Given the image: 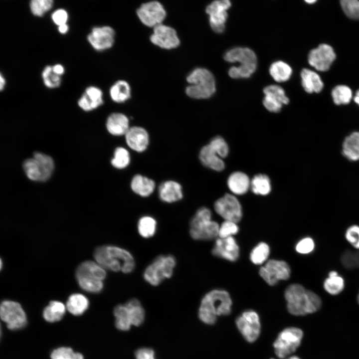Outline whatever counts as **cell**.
<instances>
[{
	"label": "cell",
	"instance_id": "cell-1",
	"mask_svg": "<svg viewBox=\"0 0 359 359\" xmlns=\"http://www.w3.org/2000/svg\"><path fill=\"white\" fill-rule=\"evenodd\" d=\"M94 257L96 262L104 269L125 274L133 272L135 261L127 250L114 245H103L96 248Z\"/></svg>",
	"mask_w": 359,
	"mask_h": 359
},
{
	"label": "cell",
	"instance_id": "cell-2",
	"mask_svg": "<svg viewBox=\"0 0 359 359\" xmlns=\"http://www.w3.org/2000/svg\"><path fill=\"white\" fill-rule=\"evenodd\" d=\"M285 298L289 312L295 316L316 312L322 305L321 299L317 294L299 284L288 286L285 291Z\"/></svg>",
	"mask_w": 359,
	"mask_h": 359
},
{
	"label": "cell",
	"instance_id": "cell-3",
	"mask_svg": "<svg viewBox=\"0 0 359 359\" xmlns=\"http://www.w3.org/2000/svg\"><path fill=\"white\" fill-rule=\"evenodd\" d=\"M232 300L227 292L213 290L202 298L198 311L199 319L208 325L213 324L217 316L228 315L231 312Z\"/></svg>",
	"mask_w": 359,
	"mask_h": 359
},
{
	"label": "cell",
	"instance_id": "cell-4",
	"mask_svg": "<svg viewBox=\"0 0 359 359\" xmlns=\"http://www.w3.org/2000/svg\"><path fill=\"white\" fill-rule=\"evenodd\" d=\"M219 225L211 220V213L206 207L199 208L189 223V234L197 240H209L218 236Z\"/></svg>",
	"mask_w": 359,
	"mask_h": 359
},
{
	"label": "cell",
	"instance_id": "cell-5",
	"mask_svg": "<svg viewBox=\"0 0 359 359\" xmlns=\"http://www.w3.org/2000/svg\"><path fill=\"white\" fill-rule=\"evenodd\" d=\"M186 80L190 85L186 88L185 92L191 98H208L215 92L214 77L206 69H195L187 76Z\"/></svg>",
	"mask_w": 359,
	"mask_h": 359
},
{
	"label": "cell",
	"instance_id": "cell-6",
	"mask_svg": "<svg viewBox=\"0 0 359 359\" xmlns=\"http://www.w3.org/2000/svg\"><path fill=\"white\" fill-rule=\"evenodd\" d=\"M176 264V259L173 255H160L145 269L144 279L151 285L158 286L165 279L171 278Z\"/></svg>",
	"mask_w": 359,
	"mask_h": 359
},
{
	"label": "cell",
	"instance_id": "cell-7",
	"mask_svg": "<svg viewBox=\"0 0 359 359\" xmlns=\"http://www.w3.org/2000/svg\"><path fill=\"white\" fill-rule=\"evenodd\" d=\"M23 169L27 177L31 180L43 181L51 176L54 169V162L50 156L36 152L32 158L24 161Z\"/></svg>",
	"mask_w": 359,
	"mask_h": 359
},
{
	"label": "cell",
	"instance_id": "cell-8",
	"mask_svg": "<svg viewBox=\"0 0 359 359\" xmlns=\"http://www.w3.org/2000/svg\"><path fill=\"white\" fill-rule=\"evenodd\" d=\"M303 333L297 328H287L281 331L273 343L276 356L285 359L294 353L301 344Z\"/></svg>",
	"mask_w": 359,
	"mask_h": 359
},
{
	"label": "cell",
	"instance_id": "cell-9",
	"mask_svg": "<svg viewBox=\"0 0 359 359\" xmlns=\"http://www.w3.org/2000/svg\"><path fill=\"white\" fill-rule=\"evenodd\" d=\"M0 317L10 330H17L24 327L27 324L26 315L18 302L4 300L0 306Z\"/></svg>",
	"mask_w": 359,
	"mask_h": 359
},
{
	"label": "cell",
	"instance_id": "cell-10",
	"mask_svg": "<svg viewBox=\"0 0 359 359\" xmlns=\"http://www.w3.org/2000/svg\"><path fill=\"white\" fill-rule=\"evenodd\" d=\"M214 208L216 213L225 220L238 222L242 216L241 205L234 195L226 193L218 199L214 203Z\"/></svg>",
	"mask_w": 359,
	"mask_h": 359
},
{
	"label": "cell",
	"instance_id": "cell-11",
	"mask_svg": "<svg viewBox=\"0 0 359 359\" xmlns=\"http://www.w3.org/2000/svg\"><path fill=\"white\" fill-rule=\"evenodd\" d=\"M260 276L269 285H275L279 280L289 279L291 269L288 264L282 260H270L259 270Z\"/></svg>",
	"mask_w": 359,
	"mask_h": 359
},
{
	"label": "cell",
	"instance_id": "cell-12",
	"mask_svg": "<svg viewBox=\"0 0 359 359\" xmlns=\"http://www.w3.org/2000/svg\"><path fill=\"white\" fill-rule=\"evenodd\" d=\"M239 331L248 342L255 341L260 333V322L256 312L252 310L244 312L236 320Z\"/></svg>",
	"mask_w": 359,
	"mask_h": 359
},
{
	"label": "cell",
	"instance_id": "cell-13",
	"mask_svg": "<svg viewBox=\"0 0 359 359\" xmlns=\"http://www.w3.org/2000/svg\"><path fill=\"white\" fill-rule=\"evenodd\" d=\"M137 13L143 24L154 27L162 24L166 15L163 5L157 1L142 4L137 9Z\"/></svg>",
	"mask_w": 359,
	"mask_h": 359
},
{
	"label": "cell",
	"instance_id": "cell-14",
	"mask_svg": "<svg viewBox=\"0 0 359 359\" xmlns=\"http://www.w3.org/2000/svg\"><path fill=\"white\" fill-rule=\"evenodd\" d=\"M115 34V31L111 26H96L91 29L87 36V39L93 49L102 51L112 46Z\"/></svg>",
	"mask_w": 359,
	"mask_h": 359
},
{
	"label": "cell",
	"instance_id": "cell-15",
	"mask_svg": "<svg viewBox=\"0 0 359 359\" xmlns=\"http://www.w3.org/2000/svg\"><path fill=\"white\" fill-rule=\"evenodd\" d=\"M228 0H215L206 8V12L209 15V23L211 28L216 32H222L228 14L226 10L230 7Z\"/></svg>",
	"mask_w": 359,
	"mask_h": 359
},
{
	"label": "cell",
	"instance_id": "cell-16",
	"mask_svg": "<svg viewBox=\"0 0 359 359\" xmlns=\"http://www.w3.org/2000/svg\"><path fill=\"white\" fill-rule=\"evenodd\" d=\"M335 58L333 48L328 44H322L310 52L308 61L317 70L325 71L329 69Z\"/></svg>",
	"mask_w": 359,
	"mask_h": 359
},
{
	"label": "cell",
	"instance_id": "cell-17",
	"mask_svg": "<svg viewBox=\"0 0 359 359\" xmlns=\"http://www.w3.org/2000/svg\"><path fill=\"white\" fill-rule=\"evenodd\" d=\"M150 40L153 44L167 49L176 48L180 44V39L176 31L162 23L154 27Z\"/></svg>",
	"mask_w": 359,
	"mask_h": 359
},
{
	"label": "cell",
	"instance_id": "cell-18",
	"mask_svg": "<svg viewBox=\"0 0 359 359\" xmlns=\"http://www.w3.org/2000/svg\"><path fill=\"white\" fill-rule=\"evenodd\" d=\"M265 96L263 103L270 112L277 113L280 111L283 105L288 104L289 99L283 89L279 86L271 85L263 89Z\"/></svg>",
	"mask_w": 359,
	"mask_h": 359
},
{
	"label": "cell",
	"instance_id": "cell-19",
	"mask_svg": "<svg viewBox=\"0 0 359 359\" xmlns=\"http://www.w3.org/2000/svg\"><path fill=\"white\" fill-rule=\"evenodd\" d=\"M212 254L230 261H235L239 257V248L232 236L216 239Z\"/></svg>",
	"mask_w": 359,
	"mask_h": 359
},
{
	"label": "cell",
	"instance_id": "cell-20",
	"mask_svg": "<svg viewBox=\"0 0 359 359\" xmlns=\"http://www.w3.org/2000/svg\"><path fill=\"white\" fill-rule=\"evenodd\" d=\"M225 61L239 62L241 66H257V57L251 49L246 47H235L227 51L224 55Z\"/></svg>",
	"mask_w": 359,
	"mask_h": 359
},
{
	"label": "cell",
	"instance_id": "cell-21",
	"mask_svg": "<svg viewBox=\"0 0 359 359\" xmlns=\"http://www.w3.org/2000/svg\"><path fill=\"white\" fill-rule=\"evenodd\" d=\"M103 103V92L94 86L87 87L78 101V106L85 111H92Z\"/></svg>",
	"mask_w": 359,
	"mask_h": 359
},
{
	"label": "cell",
	"instance_id": "cell-22",
	"mask_svg": "<svg viewBox=\"0 0 359 359\" xmlns=\"http://www.w3.org/2000/svg\"><path fill=\"white\" fill-rule=\"evenodd\" d=\"M125 138L129 147L138 152L145 151L149 144L147 132L140 127L130 128L125 134Z\"/></svg>",
	"mask_w": 359,
	"mask_h": 359
},
{
	"label": "cell",
	"instance_id": "cell-23",
	"mask_svg": "<svg viewBox=\"0 0 359 359\" xmlns=\"http://www.w3.org/2000/svg\"><path fill=\"white\" fill-rule=\"evenodd\" d=\"M160 199L165 202L173 203L182 198L180 185L172 180H168L162 183L159 188Z\"/></svg>",
	"mask_w": 359,
	"mask_h": 359
},
{
	"label": "cell",
	"instance_id": "cell-24",
	"mask_svg": "<svg viewBox=\"0 0 359 359\" xmlns=\"http://www.w3.org/2000/svg\"><path fill=\"white\" fill-rule=\"evenodd\" d=\"M79 277L103 281L106 277V272L97 262L86 261L81 263L76 270V278Z\"/></svg>",
	"mask_w": 359,
	"mask_h": 359
},
{
	"label": "cell",
	"instance_id": "cell-25",
	"mask_svg": "<svg viewBox=\"0 0 359 359\" xmlns=\"http://www.w3.org/2000/svg\"><path fill=\"white\" fill-rule=\"evenodd\" d=\"M199 159L205 166L216 171H221L225 167L224 163L216 152L208 144L202 148Z\"/></svg>",
	"mask_w": 359,
	"mask_h": 359
},
{
	"label": "cell",
	"instance_id": "cell-26",
	"mask_svg": "<svg viewBox=\"0 0 359 359\" xmlns=\"http://www.w3.org/2000/svg\"><path fill=\"white\" fill-rule=\"evenodd\" d=\"M248 176L241 172L232 173L228 178L227 185L230 190L235 194L245 193L250 186Z\"/></svg>",
	"mask_w": 359,
	"mask_h": 359
},
{
	"label": "cell",
	"instance_id": "cell-27",
	"mask_svg": "<svg viewBox=\"0 0 359 359\" xmlns=\"http://www.w3.org/2000/svg\"><path fill=\"white\" fill-rule=\"evenodd\" d=\"M106 127L108 132L113 135H125L130 128L129 120L123 114L113 113L107 119Z\"/></svg>",
	"mask_w": 359,
	"mask_h": 359
},
{
	"label": "cell",
	"instance_id": "cell-28",
	"mask_svg": "<svg viewBox=\"0 0 359 359\" xmlns=\"http://www.w3.org/2000/svg\"><path fill=\"white\" fill-rule=\"evenodd\" d=\"M302 85L308 93L320 92L323 87V83L320 76L315 72L303 69L301 72Z\"/></svg>",
	"mask_w": 359,
	"mask_h": 359
},
{
	"label": "cell",
	"instance_id": "cell-29",
	"mask_svg": "<svg viewBox=\"0 0 359 359\" xmlns=\"http://www.w3.org/2000/svg\"><path fill=\"white\" fill-rule=\"evenodd\" d=\"M131 188L138 195L146 197L151 195L154 190L155 182L151 179L140 175L135 176L131 181Z\"/></svg>",
	"mask_w": 359,
	"mask_h": 359
},
{
	"label": "cell",
	"instance_id": "cell-30",
	"mask_svg": "<svg viewBox=\"0 0 359 359\" xmlns=\"http://www.w3.org/2000/svg\"><path fill=\"white\" fill-rule=\"evenodd\" d=\"M89 304V300L86 296L80 293H74L68 297L66 307L71 314L79 316L87 310Z\"/></svg>",
	"mask_w": 359,
	"mask_h": 359
},
{
	"label": "cell",
	"instance_id": "cell-31",
	"mask_svg": "<svg viewBox=\"0 0 359 359\" xmlns=\"http://www.w3.org/2000/svg\"><path fill=\"white\" fill-rule=\"evenodd\" d=\"M65 305L58 301H51L43 310L42 316L44 319L49 323L61 320L66 312Z\"/></svg>",
	"mask_w": 359,
	"mask_h": 359
},
{
	"label": "cell",
	"instance_id": "cell-32",
	"mask_svg": "<svg viewBox=\"0 0 359 359\" xmlns=\"http://www.w3.org/2000/svg\"><path fill=\"white\" fill-rule=\"evenodd\" d=\"M344 155L349 160H359V132H353L345 140L343 145Z\"/></svg>",
	"mask_w": 359,
	"mask_h": 359
},
{
	"label": "cell",
	"instance_id": "cell-33",
	"mask_svg": "<svg viewBox=\"0 0 359 359\" xmlns=\"http://www.w3.org/2000/svg\"><path fill=\"white\" fill-rule=\"evenodd\" d=\"M109 93L113 101L117 103H123L131 96L130 87L126 81L119 80L111 86Z\"/></svg>",
	"mask_w": 359,
	"mask_h": 359
},
{
	"label": "cell",
	"instance_id": "cell-34",
	"mask_svg": "<svg viewBox=\"0 0 359 359\" xmlns=\"http://www.w3.org/2000/svg\"><path fill=\"white\" fill-rule=\"evenodd\" d=\"M324 289L331 295H336L340 293L345 287L344 280L335 271H330L328 277L324 281Z\"/></svg>",
	"mask_w": 359,
	"mask_h": 359
},
{
	"label": "cell",
	"instance_id": "cell-35",
	"mask_svg": "<svg viewBox=\"0 0 359 359\" xmlns=\"http://www.w3.org/2000/svg\"><path fill=\"white\" fill-rule=\"evenodd\" d=\"M137 229L141 236L144 238H150L156 234L157 222L151 216H143L138 220Z\"/></svg>",
	"mask_w": 359,
	"mask_h": 359
},
{
	"label": "cell",
	"instance_id": "cell-36",
	"mask_svg": "<svg viewBox=\"0 0 359 359\" xmlns=\"http://www.w3.org/2000/svg\"><path fill=\"white\" fill-rule=\"evenodd\" d=\"M128 309L132 325L135 326L141 325L145 319V311L140 301L132 299L125 304Z\"/></svg>",
	"mask_w": 359,
	"mask_h": 359
},
{
	"label": "cell",
	"instance_id": "cell-37",
	"mask_svg": "<svg viewBox=\"0 0 359 359\" xmlns=\"http://www.w3.org/2000/svg\"><path fill=\"white\" fill-rule=\"evenodd\" d=\"M292 70L291 67L282 61L272 63L269 68V73L277 82H282L288 80L291 77Z\"/></svg>",
	"mask_w": 359,
	"mask_h": 359
},
{
	"label": "cell",
	"instance_id": "cell-38",
	"mask_svg": "<svg viewBox=\"0 0 359 359\" xmlns=\"http://www.w3.org/2000/svg\"><path fill=\"white\" fill-rule=\"evenodd\" d=\"M114 315L115 317V326L118 330L122 331L130 330L132 325L125 304H120L115 307Z\"/></svg>",
	"mask_w": 359,
	"mask_h": 359
},
{
	"label": "cell",
	"instance_id": "cell-39",
	"mask_svg": "<svg viewBox=\"0 0 359 359\" xmlns=\"http://www.w3.org/2000/svg\"><path fill=\"white\" fill-rule=\"evenodd\" d=\"M252 191L255 194L262 195L268 194L271 191V182L268 177L264 174L255 175L250 182Z\"/></svg>",
	"mask_w": 359,
	"mask_h": 359
},
{
	"label": "cell",
	"instance_id": "cell-40",
	"mask_svg": "<svg viewBox=\"0 0 359 359\" xmlns=\"http://www.w3.org/2000/svg\"><path fill=\"white\" fill-rule=\"evenodd\" d=\"M41 77L44 85L47 88H56L61 85V76L53 71L51 65H47L44 67L41 72Z\"/></svg>",
	"mask_w": 359,
	"mask_h": 359
},
{
	"label": "cell",
	"instance_id": "cell-41",
	"mask_svg": "<svg viewBox=\"0 0 359 359\" xmlns=\"http://www.w3.org/2000/svg\"><path fill=\"white\" fill-rule=\"evenodd\" d=\"M269 253L270 249L268 244L261 242L252 250L250 255V260L255 264H261L267 260Z\"/></svg>",
	"mask_w": 359,
	"mask_h": 359
},
{
	"label": "cell",
	"instance_id": "cell-42",
	"mask_svg": "<svg viewBox=\"0 0 359 359\" xmlns=\"http://www.w3.org/2000/svg\"><path fill=\"white\" fill-rule=\"evenodd\" d=\"M332 95L336 104H346L350 102L352 93L350 88L347 86L339 85L333 89Z\"/></svg>",
	"mask_w": 359,
	"mask_h": 359
},
{
	"label": "cell",
	"instance_id": "cell-43",
	"mask_svg": "<svg viewBox=\"0 0 359 359\" xmlns=\"http://www.w3.org/2000/svg\"><path fill=\"white\" fill-rule=\"evenodd\" d=\"M54 4L53 0H31L29 2V8L32 14L41 17L49 11Z\"/></svg>",
	"mask_w": 359,
	"mask_h": 359
},
{
	"label": "cell",
	"instance_id": "cell-44",
	"mask_svg": "<svg viewBox=\"0 0 359 359\" xmlns=\"http://www.w3.org/2000/svg\"><path fill=\"white\" fill-rule=\"evenodd\" d=\"M79 286L84 290L93 293H99L103 288V281L84 277H76Z\"/></svg>",
	"mask_w": 359,
	"mask_h": 359
},
{
	"label": "cell",
	"instance_id": "cell-45",
	"mask_svg": "<svg viewBox=\"0 0 359 359\" xmlns=\"http://www.w3.org/2000/svg\"><path fill=\"white\" fill-rule=\"evenodd\" d=\"M130 161V158L128 151L124 148L118 147L114 152L111 164L116 168L123 169L129 165Z\"/></svg>",
	"mask_w": 359,
	"mask_h": 359
},
{
	"label": "cell",
	"instance_id": "cell-46",
	"mask_svg": "<svg viewBox=\"0 0 359 359\" xmlns=\"http://www.w3.org/2000/svg\"><path fill=\"white\" fill-rule=\"evenodd\" d=\"M341 261L348 269L359 268V250L346 251L341 256Z\"/></svg>",
	"mask_w": 359,
	"mask_h": 359
},
{
	"label": "cell",
	"instance_id": "cell-47",
	"mask_svg": "<svg viewBox=\"0 0 359 359\" xmlns=\"http://www.w3.org/2000/svg\"><path fill=\"white\" fill-rule=\"evenodd\" d=\"M341 4L348 17L353 19H359V0H342Z\"/></svg>",
	"mask_w": 359,
	"mask_h": 359
},
{
	"label": "cell",
	"instance_id": "cell-48",
	"mask_svg": "<svg viewBox=\"0 0 359 359\" xmlns=\"http://www.w3.org/2000/svg\"><path fill=\"white\" fill-rule=\"evenodd\" d=\"M208 145L222 159L227 156L229 152L228 147L225 141L222 137L220 136L214 137Z\"/></svg>",
	"mask_w": 359,
	"mask_h": 359
},
{
	"label": "cell",
	"instance_id": "cell-49",
	"mask_svg": "<svg viewBox=\"0 0 359 359\" xmlns=\"http://www.w3.org/2000/svg\"><path fill=\"white\" fill-rule=\"evenodd\" d=\"M256 67L233 66L228 71V74L232 78H246L249 77L255 71Z\"/></svg>",
	"mask_w": 359,
	"mask_h": 359
},
{
	"label": "cell",
	"instance_id": "cell-50",
	"mask_svg": "<svg viewBox=\"0 0 359 359\" xmlns=\"http://www.w3.org/2000/svg\"><path fill=\"white\" fill-rule=\"evenodd\" d=\"M239 228L236 223L231 221L225 220L219 226L218 236L220 238H227L236 234Z\"/></svg>",
	"mask_w": 359,
	"mask_h": 359
},
{
	"label": "cell",
	"instance_id": "cell-51",
	"mask_svg": "<svg viewBox=\"0 0 359 359\" xmlns=\"http://www.w3.org/2000/svg\"><path fill=\"white\" fill-rule=\"evenodd\" d=\"M76 353L69 347H59L54 350L51 355V359H75Z\"/></svg>",
	"mask_w": 359,
	"mask_h": 359
},
{
	"label": "cell",
	"instance_id": "cell-52",
	"mask_svg": "<svg viewBox=\"0 0 359 359\" xmlns=\"http://www.w3.org/2000/svg\"><path fill=\"white\" fill-rule=\"evenodd\" d=\"M345 237L354 248L359 250V226L354 225L349 227L346 231Z\"/></svg>",
	"mask_w": 359,
	"mask_h": 359
},
{
	"label": "cell",
	"instance_id": "cell-53",
	"mask_svg": "<svg viewBox=\"0 0 359 359\" xmlns=\"http://www.w3.org/2000/svg\"><path fill=\"white\" fill-rule=\"evenodd\" d=\"M315 245L314 241L312 238L305 237L297 243L296 245V250L300 254H309L314 250Z\"/></svg>",
	"mask_w": 359,
	"mask_h": 359
},
{
	"label": "cell",
	"instance_id": "cell-54",
	"mask_svg": "<svg viewBox=\"0 0 359 359\" xmlns=\"http://www.w3.org/2000/svg\"><path fill=\"white\" fill-rule=\"evenodd\" d=\"M68 17V13L64 8L56 9L52 13L51 15V20L57 26L67 23Z\"/></svg>",
	"mask_w": 359,
	"mask_h": 359
},
{
	"label": "cell",
	"instance_id": "cell-55",
	"mask_svg": "<svg viewBox=\"0 0 359 359\" xmlns=\"http://www.w3.org/2000/svg\"><path fill=\"white\" fill-rule=\"evenodd\" d=\"M136 359H156L154 351L147 348H140L135 352Z\"/></svg>",
	"mask_w": 359,
	"mask_h": 359
},
{
	"label": "cell",
	"instance_id": "cell-56",
	"mask_svg": "<svg viewBox=\"0 0 359 359\" xmlns=\"http://www.w3.org/2000/svg\"><path fill=\"white\" fill-rule=\"evenodd\" d=\"M52 67L53 71L59 76H61L65 72V68L61 64H55Z\"/></svg>",
	"mask_w": 359,
	"mask_h": 359
},
{
	"label": "cell",
	"instance_id": "cell-57",
	"mask_svg": "<svg viewBox=\"0 0 359 359\" xmlns=\"http://www.w3.org/2000/svg\"><path fill=\"white\" fill-rule=\"evenodd\" d=\"M69 27L67 23L60 25L57 28L58 32L62 34L67 33L69 31Z\"/></svg>",
	"mask_w": 359,
	"mask_h": 359
},
{
	"label": "cell",
	"instance_id": "cell-58",
	"mask_svg": "<svg viewBox=\"0 0 359 359\" xmlns=\"http://www.w3.org/2000/svg\"><path fill=\"white\" fill-rule=\"evenodd\" d=\"M6 85V79L1 73L0 74V90L3 91Z\"/></svg>",
	"mask_w": 359,
	"mask_h": 359
},
{
	"label": "cell",
	"instance_id": "cell-59",
	"mask_svg": "<svg viewBox=\"0 0 359 359\" xmlns=\"http://www.w3.org/2000/svg\"><path fill=\"white\" fill-rule=\"evenodd\" d=\"M354 101L359 105V90L356 92V96L354 98Z\"/></svg>",
	"mask_w": 359,
	"mask_h": 359
},
{
	"label": "cell",
	"instance_id": "cell-60",
	"mask_svg": "<svg viewBox=\"0 0 359 359\" xmlns=\"http://www.w3.org/2000/svg\"><path fill=\"white\" fill-rule=\"evenodd\" d=\"M285 359H300L299 358L296 356H291L288 358H286Z\"/></svg>",
	"mask_w": 359,
	"mask_h": 359
},
{
	"label": "cell",
	"instance_id": "cell-61",
	"mask_svg": "<svg viewBox=\"0 0 359 359\" xmlns=\"http://www.w3.org/2000/svg\"><path fill=\"white\" fill-rule=\"evenodd\" d=\"M315 1H316V0H306V2H307L309 3H313L315 2Z\"/></svg>",
	"mask_w": 359,
	"mask_h": 359
},
{
	"label": "cell",
	"instance_id": "cell-62",
	"mask_svg": "<svg viewBox=\"0 0 359 359\" xmlns=\"http://www.w3.org/2000/svg\"><path fill=\"white\" fill-rule=\"evenodd\" d=\"M357 300H358V303L359 304V294H358V295Z\"/></svg>",
	"mask_w": 359,
	"mask_h": 359
},
{
	"label": "cell",
	"instance_id": "cell-63",
	"mask_svg": "<svg viewBox=\"0 0 359 359\" xmlns=\"http://www.w3.org/2000/svg\"></svg>",
	"mask_w": 359,
	"mask_h": 359
}]
</instances>
